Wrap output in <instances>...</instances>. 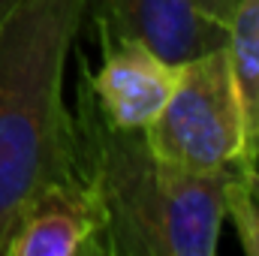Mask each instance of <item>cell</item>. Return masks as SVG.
<instances>
[{
    "label": "cell",
    "mask_w": 259,
    "mask_h": 256,
    "mask_svg": "<svg viewBox=\"0 0 259 256\" xmlns=\"http://www.w3.org/2000/svg\"><path fill=\"white\" fill-rule=\"evenodd\" d=\"M226 55L241 100L247 166H259V0H235L226 18Z\"/></svg>",
    "instance_id": "cell-7"
},
{
    "label": "cell",
    "mask_w": 259,
    "mask_h": 256,
    "mask_svg": "<svg viewBox=\"0 0 259 256\" xmlns=\"http://www.w3.org/2000/svg\"><path fill=\"white\" fill-rule=\"evenodd\" d=\"M78 160L106 211L109 256H214L235 169L190 172L157 157L142 130L109 124L78 91Z\"/></svg>",
    "instance_id": "cell-2"
},
{
    "label": "cell",
    "mask_w": 259,
    "mask_h": 256,
    "mask_svg": "<svg viewBox=\"0 0 259 256\" xmlns=\"http://www.w3.org/2000/svg\"><path fill=\"white\" fill-rule=\"evenodd\" d=\"M232 3H235V0H196V6H199L208 18H214V21H220V24H226V18H229V12H232Z\"/></svg>",
    "instance_id": "cell-9"
},
{
    "label": "cell",
    "mask_w": 259,
    "mask_h": 256,
    "mask_svg": "<svg viewBox=\"0 0 259 256\" xmlns=\"http://www.w3.org/2000/svg\"><path fill=\"white\" fill-rule=\"evenodd\" d=\"M100 69H84V84L100 115L121 130H148L175 88L178 64H169L139 39L100 36Z\"/></svg>",
    "instance_id": "cell-5"
},
{
    "label": "cell",
    "mask_w": 259,
    "mask_h": 256,
    "mask_svg": "<svg viewBox=\"0 0 259 256\" xmlns=\"http://www.w3.org/2000/svg\"><path fill=\"white\" fill-rule=\"evenodd\" d=\"M247 184H250V193L259 199V166H247Z\"/></svg>",
    "instance_id": "cell-10"
},
{
    "label": "cell",
    "mask_w": 259,
    "mask_h": 256,
    "mask_svg": "<svg viewBox=\"0 0 259 256\" xmlns=\"http://www.w3.org/2000/svg\"><path fill=\"white\" fill-rule=\"evenodd\" d=\"M88 12L106 39H139L169 64H184L226 42V24L208 18L196 0H91Z\"/></svg>",
    "instance_id": "cell-6"
},
{
    "label": "cell",
    "mask_w": 259,
    "mask_h": 256,
    "mask_svg": "<svg viewBox=\"0 0 259 256\" xmlns=\"http://www.w3.org/2000/svg\"><path fill=\"white\" fill-rule=\"evenodd\" d=\"M145 133L148 148L190 172L247 166V139L226 42L178 64L175 88Z\"/></svg>",
    "instance_id": "cell-3"
},
{
    "label": "cell",
    "mask_w": 259,
    "mask_h": 256,
    "mask_svg": "<svg viewBox=\"0 0 259 256\" xmlns=\"http://www.w3.org/2000/svg\"><path fill=\"white\" fill-rule=\"evenodd\" d=\"M15 3H18V0H0V18H3V15H6V12L15 6Z\"/></svg>",
    "instance_id": "cell-11"
},
{
    "label": "cell",
    "mask_w": 259,
    "mask_h": 256,
    "mask_svg": "<svg viewBox=\"0 0 259 256\" xmlns=\"http://www.w3.org/2000/svg\"><path fill=\"white\" fill-rule=\"evenodd\" d=\"M0 256H109L106 211L88 175L36 193L9 226Z\"/></svg>",
    "instance_id": "cell-4"
},
{
    "label": "cell",
    "mask_w": 259,
    "mask_h": 256,
    "mask_svg": "<svg viewBox=\"0 0 259 256\" xmlns=\"http://www.w3.org/2000/svg\"><path fill=\"white\" fill-rule=\"evenodd\" d=\"M223 220H229V226L235 229L241 250L250 256H259V199L250 193L247 166H238L226 184Z\"/></svg>",
    "instance_id": "cell-8"
},
{
    "label": "cell",
    "mask_w": 259,
    "mask_h": 256,
    "mask_svg": "<svg viewBox=\"0 0 259 256\" xmlns=\"http://www.w3.org/2000/svg\"><path fill=\"white\" fill-rule=\"evenodd\" d=\"M91 0H18L0 18V244L24 205L81 172L64 69Z\"/></svg>",
    "instance_id": "cell-1"
}]
</instances>
